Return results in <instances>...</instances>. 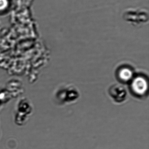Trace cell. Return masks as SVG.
<instances>
[{
    "label": "cell",
    "mask_w": 149,
    "mask_h": 149,
    "mask_svg": "<svg viewBox=\"0 0 149 149\" xmlns=\"http://www.w3.org/2000/svg\"><path fill=\"white\" fill-rule=\"evenodd\" d=\"M109 92L111 97L117 102H122L127 98V91L121 85L114 84L110 87Z\"/></svg>",
    "instance_id": "obj_1"
},
{
    "label": "cell",
    "mask_w": 149,
    "mask_h": 149,
    "mask_svg": "<svg viewBox=\"0 0 149 149\" xmlns=\"http://www.w3.org/2000/svg\"><path fill=\"white\" fill-rule=\"evenodd\" d=\"M132 87L136 93L143 95L145 93L148 88L147 81L145 79L141 77H138L133 81Z\"/></svg>",
    "instance_id": "obj_2"
},
{
    "label": "cell",
    "mask_w": 149,
    "mask_h": 149,
    "mask_svg": "<svg viewBox=\"0 0 149 149\" xmlns=\"http://www.w3.org/2000/svg\"><path fill=\"white\" fill-rule=\"evenodd\" d=\"M132 72L129 69L125 68L121 70L119 73V76L122 80L124 81H127L129 80L132 78Z\"/></svg>",
    "instance_id": "obj_3"
},
{
    "label": "cell",
    "mask_w": 149,
    "mask_h": 149,
    "mask_svg": "<svg viewBox=\"0 0 149 149\" xmlns=\"http://www.w3.org/2000/svg\"><path fill=\"white\" fill-rule=\"evenodd\" d=\"M7 5L8 2L7 0H0V10L5 8Z\"/></svg>",
    "instance_id": "obj_4"
}]
</instances>
